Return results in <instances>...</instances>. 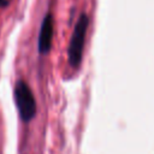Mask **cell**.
Listing matches in <instances>:
<instances>
[{
  "instance_id": "3957f363",
  "label": "cell",
  "mask_w": 154,
  "mask_h": 154,
  "mask_svg": "<svg viewBox=\"0 0 154 154\" xmlns=\"http://www.w3.org/2000/svg\"><path fill=\"white\" fill-rule=\"evenodd\" d=\"M52 40H53V17L51 13H47L41 23L38 42H37L38 52L42 55L49 53L52 47Z\"/></svg>"
},
{
  "instance_id": "7a4b0ae2",
  "label": "cell",
  "mask_w": 154,
  "mask_h": 154,
  "mask_svg": "<svg viewBox=\"0 0 154 154\" xmlns=\"http://www.w3.org/2000/svg\"><path fill=\"white\" fill-rule=\"evenodd\" d=\"M13 99L19 112L20 119L25 123L30 122L36 116V101L34 94L28 85V83L23 79L17 81L13 90Z\"/></svg>"
},
{
  "instance_id": "6da1fadb",
  "label": "cell",
  "mask_w": 154,
  "mask_h": 154,
  "mask_svg": "<svg viewBox=\"0 0 154 154\" xmlns=\"http://www.w3.org/2000/svg\"><path fill=\"white\" fill-rule=\"evenodd\" d=\"M88 25H89V17L85 13H82L76 22V25L73 28L72 36L70 38V43L67 47L69 64L73 69H77L81 65Z\"/></svg>"
},
{
  "instance_id": "277c9868",
  "label": "cell",
  "mask_w": 154,
  "mask_h": 154,
  "mask_svg": "<svg viewBox=\"0 0 154 154\" xmlns=\"http://www.w3.org/2000/svg\"><path fill=\"white\" fill-rule=\"evenodd\" d=\"M8 5V0H0V7H5Z\"/></svg>"
}]
</instances>
